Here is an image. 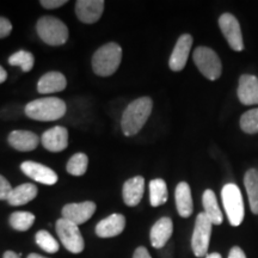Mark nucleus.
Listing matches in <instances>:
<instances>
[{"label": "nucleus", "instance_id": "obj_1", "mask_svg": "<svg viewBox=\"0 0 258 258\" xmlns=\"http://www.w3.org/2000/svg\"><path fill=\"white\" fill-rule=\"evenodd\" d=\"M153 102L150 97H141L129 104L122 115V132L127 137H133L143 129L151 116Z\"/></svg>", "mask_w": 258, "mask_h": 258}, {"label": "nucleus", "instance_id": "obj_2", "mask_svg": "<svg viewBox=\"0 0 258 258\" xmlns=\"http://www.w3.org/2000/svg\"><path fill=\"white\" fill-rule=\"evenodd\" d=\"M66 103L56 97L31 101L25 105V115L35 121H56L66 114Z\"/></svg>", "mask_w": 258, "mask_h": 258}, {"label": "nucleus", "instance_id": "obj_3", "mask_svg": "<svg viewBox=\"0 0 258 258\" xmlns=\"http://www.w3.org/2000/svg\"><path fill=\"white\" fill-rule=\"evenodd\" d=\"M122 61V48L115 42H109L96 50L92 56V70L97 76H112Z\"/></svg>", "mask_w": 258, "mask_h": 258}, {"label": "nucleus", "instance_id": "obj_4", "mask_svg": "<svg viewBox=\"0 0 258 258\" xmlns=\"http://www.w3.org/2000/svg\"><path fill=\"white\" fill-rule=\"evenodd\" d=\"M36 30L41 40L49 46H62L70 36L67 25L51 16H44L38 19Z\"/></svg>", "mask_w": 258, "mask_h": 258}, {"label": "nucleus", "instance_id": "obj_5", "mask_svg": "<svg viewBox=\"0 0 258 258\" xmlns=\"http://www.w3.org/2000/svg\"><path fill=\"white\" fill-rule=\"evenodd\" d=\"M221 199L230 224L234 227L240 226L245 217V207L243 195L238 185L234 183L225 184L221 190Z\"/></svg>", "mask_w": 258, "mask_h": 258}, {"label": "nucleus", "instance_id": "obj_6", "mask_svg": "<svg viewBox=\"0 0 258 258\" xmlns=\"http://www.w3.org/2000/svg\"><path fill=\"white\" fill-rule=\"evenodd\" d=\"M194 62L206 78L217 80L220 78L222 64L220 57L214 50L208 47H198L192 54Z\"/></svg>", "mask_w": 258, "mask_h": 258}, {"label": "nucleus", "instance_id": "obj_7", "mask_svg": "<svg viewBox=\"0 0 258 258\" xmlns=\"http://www.w3.org/2000/svg\"><path fill=\"white\" fill-rule=\"evenodd\" d=\"M55 230L64 249L76 254L83 252L85 243H84V238L78 226L61 218L56 221Z\"/></svg>", "mask_w": 258, "mask_h": 258}, {"label": "nucleus", "instance_id": "obj_8", "mask_svg": "<svg viewBox=\"0 0 258 258\" xmlns=\"http://www.w3.org/2000/svg\"><path fill=\"white\" fill-rule=\"evenodd\" d=\"M213 224L205 213H200L196 218L191 237V249L196 257L207 256L209 241H211Z\"/></svg>", "mask_w": 258, "mask_h": 258}, {"label": "nucleus", "instance_id": "obj_9", "mask_svg": "<svg viewBox=\"0 0 258 258\" xmlns=\"http://www.w3.org/2000/svg\"><path fill=\"white\" fill-rule=\"evenodd\" d=\"M219 27L221 29L227 43L235 51H241L244 49V40L241 34L240 24L238 19L231 14H224L219 18Z\"/></svg>", "mask_w": 258, "mask_h": 258}, {"label": "nucleus", "instance_id": "obj_10", "mask_svg": "<svg viewBox=\"0 0 258 258\" xmlns=\"http://www.w3.org/2000/svg\"><path fill=\"white\" fill-rule=\"evenodd\" d=\"M96 212V203L92 201H84L80 203H69L63 206L62 218L77 226L82 225L92 218Z\"/></svg>", "mask_w": 258, "mask_h": 258}, {"label": "nucleus", "instance_id": "obj_11", "mask_svg": "<svg viewBox=\"0 0 258 258\" xmlns=\"http://www.w3.org/2000/svg\"><path fill=\"white\" fill-rule=\"evenodd\" d=\"M104 5L103 0H78L76 3V15L83 23L93 24L102 17Z\"/></svg>", "mask_w": 258, "mask_h": 258}, {"label": "nucleus", "instance_id": "obj_12", "mask_svg": "<svg viewBox=\"0 0 258 258\" xmlns=\"http://www.w3.org/2000/svg\"><path fill=\"white\" fill-rule=\"evenodd\" d=\"M191 46H192L191 35L184 34L177 40L176 46L173 48L169 60V66L173 72H179V71L184 69L186 61H188Z\"/></svg>", "mask_w": 258, "mask_h": 258}, {"label": "nucleus", "instance_id": "obj_13", "mask_svg": "<svg viewBox=\"0 0 258 258\" xmlns=\"http://www.w3.org/2000/svg\"><path fill=\"white\" fill-rule=\"evenodd\" d=\"M21 170L24 175L30 177L31 179L46 185H54L57 182V175L50 167L42 165L35 161H24L22 163Z\"/></svg>", "mask_w": 258, "mask_h": 258}, {"label": "nucleus", "instance_id": "obj_14", "mask_svg": "<svg viewBox=\"0 0 258 258\" xmlns=\"http://www.w3.org/2000/svg\"><path fill=\"white\" fill-rule=\"evenodd\" d=\"M41 143L49 152H61L69 146V131L64 127H53L42 135Z\"/></svg>", "mask_w": 258, "mask_h": 258}, {"label": "nucleus", "instance_id": "obj_15", "mask_svg": "<svg viewBox=\"0 0 258 258\" xmlns=\"http://www.w3.org/2000/svg\"><path fill=\"white\" fill-rule=\"evenodd\" d=\"M237 95L244 105L258 104V78L252 74H243L238 84Z\"/></svg>", "mask_w": 258, "mask_h": 258}, {"label": "nucleus", "instance_id": "obj_16", "mask_svg": "<svg viewBox=\"0 0 258 258\" xmlns=\"http://www.w3.org/2000/svg\"><path fill=\"white\" fill-rule=\"evenodd\" d=\"M173 233V222L170 218H160L156 224L152 226L150 232L151 244L154 249H161L170 240Z\"/></svg>", "mask_w": 258, "mask_h": 258}, {"label": "nucleus", "instance_id": "obj_17", "mask_svg": "<svg viewBox=\"0 0 258 258\" xmlns=\"http://www.w3.org/2000/svg\"><path fill=\"white\" fill-rule=\"evenodd\" d=\"M125 227V218L122 214H111L96 226V234L99 238H112L121 234Z\"/></svg>", "mask_w": 258, "mask_h": 258}, {"label": "nucleus", "instance_id": "obj_18", "mask_svg": "<svg viewBox=\"0 0 258 258\" xmlns=\"http://www.w3.org/2000/svg\"><path fill=\"white\" fill-rule=\"evenodd\" d=\"M9 145L15 150L21 152H30L36 150L40 139L35 133L30 131H14L11 132L8 138Z\"/></svg>", "mask_w": 258, "mask_h": 258}, {"label": "nucleus", "instance_id": "obj_19", "mask_svg": "<svg viewBox=\"0 0 258 258\" xmlns=\"http://www.w3.org/2000/svg\"><path fill=\"white\" fill-rule=\"evenodd\" d=\"M145 191V178L141 176L133 177L123 184L122 196L123 201L129 207H135L143 200Z\"/></svg>", "mask_w": 258, "mask_h": 258}, {"label": "nucleus", "instance_id": "obj_20", "mask_svg": "<svg viewBox=\"0 0 258 258\" xmlns=\"http://www.w3.org/2000/svg\"><path fill=\"white\" fill-rule=\"evenodd\" d=\"M67 80L66 77L62 73L57 72V71H51L42 76L37 83V91L43 95L48 93H55L60 92L66 89Z\"/></svg>", "mask_w": 258, "mask_h": 258}, {"label": "nucleus", "instance_id": "obj_21", "mask_svg": "<svg viewBox=\"0 0 258 258\" xmlns=\"http://www.w3.org/2000/svg\"><path fill=\"white\" fill-rule=\"evenodd\" d=\"M175 200L177 212L182 218H189L194 212L191 190L186 182H180L176 186Z\"/></svg>", "mask_w": 258, "mask_h": 258}, {"label": "nucleus", "instance_id": "obj_22", "mask_svg": "<svg viewBox=\"0 0 258 258\" xmlns=\"http://www.w3.org/2000/svg\"><path fill=\"white\" fill-rule=\"evenodd\" d=\"M37 196V188L31 183H24L16 188H12L6 201L10 206L18 207V206L27 205Z\"/></svg>", "mask_w": 258, "mask_h": 258}, {"label": "nucleus", "instance_id": "obj_23", "mask_svg": "<svg viewBox=\"0 0 258 258\" xmlns=\"http://www.w3.org/2000/svg\"><path fill=\"white\" fill-rule=\"evenodd\" d=\"M202 205L205 208V214L207 215V218L211 220L213 225H221L224 221V215L220 207L218 205L217 196L215 192L211 189L205 190L202 195Z\"/></svg>", "mask_w": 258, "mask_h": 258}, {"label": "nucleus", "instance_id": "obj_24", "mask_svg": "<svg viewBox=\"0 0 258 258\" xmlns=\"http://www.w3.org/2000/svg\"><path fill=\"white\" fill-rule=\"evenodd\" d=\"M244 185L249 196L250 209L253 214L258 215V170L250 169L244 177Z\"/></svg>", "mask_w": 258, "mask_h": 258}, {"label": "nucleus", "instance_id": "obj_25", "mask_svg": "<svg viewBox=\"0 0 258 258\" xmlns=\"http://www.w3.org/2000/svg\"><path fill=\"white\" fill-rule=\"evenodd\" d=\"M169 194H167V185L165 180L161 178L152 179L150 182V202L152 207H159V206L166 203Z\"/></svg>", "mask_w": 258, "mask_h": 258}, {"label": "nucleus", "instance_id": "obj_26", "mask_svg": "<svg viewBox=\"0 0 258 258\" xmlns=\"http://www.w3.org/2000/svg\"><path fill=\"white\" fill-rule=\"evenodd\" d=\"M35 215L30 212H15L10 215L9 222L16 231L25 232L34 225Z\"/></svg>", "mask_w": 258, "mask_h": 258}, {"label": "nucleus", "instance_id": "obj_27", "mask_svg": "<svg viewBox=\"0 0 258 258\" xmlns=\"http://www.w3.org/2000/svg\"><path fill=\"white\" fill-rule=\"evenodd\" d=\"M89 166V158L85 153H76L67 163L66 170L72 176H83Z\"/></svg>", "mask_w": 258, "mask_h": 258}, {"label": "nucleus", "instance_id": "obj_28", "mask_svg": "<svg viewBox=\"0 0 258 258\" xmlns=\"http://www.w3.org/2000/svg\"><path fill=\"white\" fill-rule=\"evenodd\" d=\"M9 63L11 66H19L23 72H30L34 67L35 57L30 51L19 50L9 57Z\"/></svg>", "mask_w": 258, "mask_h": 258}, {"label": "nucleus", "instance_id": "obj_29", "mask_svg": "<svg viewBox=\"0 0 258 258\" xmlns=\"http://www.w3.org/2000/svg\"><path fill=\"white\" fill-rule=\"evenodd\" d=\"M35 241L42 250H44L48 253H55L60 249V244L48 231H38L35 235Z\"/></svg>", "mask_w": 258, "mask_h": 258}, {"label": "nucleus", "instance_id": "obj_30", "mask_svg": "<svg viewBox=\"0 0 258 258\" xmlns=\"http://www.w3.org/2000/svg\"><path fill=\"white\" fill-rule=\"evenodd\" d=\"M240 128L246 134L258 133V108L251 109L241 115Z\"/></svg>", "mask_w": 258, "mask_h": 258}, {"label": "nucleus", "instance_id": "obj_31", "mask_svg": "<svg viewBox=\"0 0 258 258\" xmlns=\"http://www.w3.org/2000/svg\"><path fill=\"white\" fill-rule=\"evenodd\" d=\"M12 186L10 182L5 178L4 176L0 175V201L3 200H8L10 192H11Z\"/></svg>", "mask_w": 258, "mask_h": 258}, {"label": "nucleus", "instance_id": "obj_32", "mask_svg": "<svg viewBox=\"0 0 258 258\" xmlns=\"http://www.w3.org/2000/svg\"><path fill=\"white\" fill-rule=\"evenodd\" d=\"M12 31V24L8 18L0 17V38L10 36Z\"/></svg>", "mask_w": 258, "mask_h": 258}, {"label": "nucleus", "instance_id": "obj_33", "mask_svg": "<svg viewBox=\"0 0 258 258\" xmlns=\"http://www.w3.org/2000/svg\"><path fill=\"white\" fill-rule=\"evenodd\" d=\"M40 4L47 10L59 9L62 5L67 4V0H41Z\"/></svg>", "mask_w": 258, "mask_h": 258}, {"label": "nucleus", "instance_id": "obj_34", "mask_svg": "<svg viewBox=\"0 0 258 258\" xmlns=\"http://www.w3.org/2000/svg\"><path fill=\"white\" fill-rule=\"evenodd\" d=\"M228 258H246V254L239 246H233L228 252Z\"/></svg>", "mask_w": 258, "mask_h": 258}, {"label": "nucleus", "instance_id": "obj_35", "mask_svg": "<svg viewBox=\"0 0 258 258\" xmlns=\"http://www.w3.org/2000/svg\"><path fill=\"white\" fill-rule=\"evenodd\" d=\"M133 258H152L151 257L150 252L145 246H139L137 250L134 251Z\"/></svg>", "mask_w": 258, "mask_h": 258}, {"label": "nucleus", "instance_id": "obj_36", "mask_svg": "<svg viewBox=\"0 0 258 258\" xmlns=\"http://www.w3.org/2000/svg\"><path fill=\"white\" fill-rule=\"evenodd\" d=\"M6 79H8V72L4 70V67L0 66V84L6 82Z\"/></svg>", "mask_w": 258, "mask_h": 258}, {"label": "nucleus", "instance_id": "obj_37", "mask_svg": "<svg viewBox=\"0 0 258 258\" xmlns=\"http://www.w3.org/2000/svg\"><path fill=\"white\" fill-rule=\"evenodd\" d=\"M3 258H21V254L16 253L14 251H6V252H4Z\"/></svg>", "mask_w": 258, "mask_h": 258}, {"label": "nucleus", "instance_id": "obj_38", "mask_svg": "<svg viewBox=\"0 0 258 258\" xmlns=\"http://www.w3.org/2000/svg\"><path fill=\"white\" fill-rule=\"evenodd\" d=\"M206 258H222V257H221V254H220V253H218V252H213V253H209V254H207V256H206Z\"/></svg>", "mask_w": 258, "mask_h": 258}, {"label": "nucleus", "instance_id": "obj_39", "mask_svg": "<svg viewBox=\"0 0 258 258\" xmlns=\"http://www.w3.org/2000/svg\"><path fill=\"white\" fill-rule=\"evenodd\" d=\"M28 258H47V257L41 256V254H38V253H30L28 256Z\"/></svg>", "mask_w": 258, "mask_h": 258}]
</instances>
